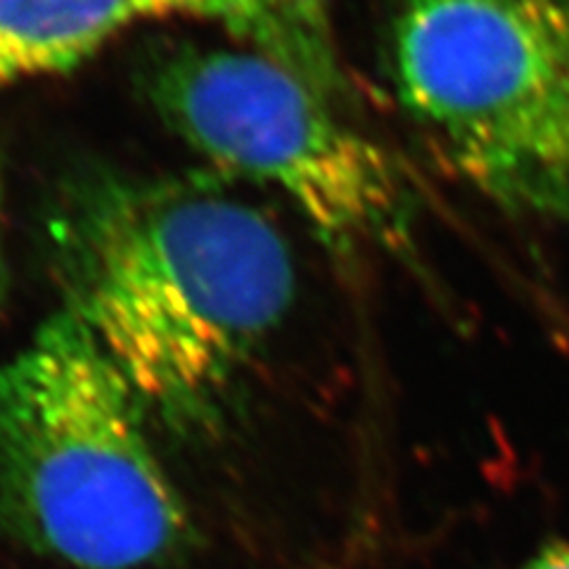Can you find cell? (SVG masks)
Wrapping results in <instances>:
<instances>
[{"instance_id":"obj_4","label":"cell","mask_w":569,"mask_h":569,"mask_svg":"<svg viewBox=\"0 0 569 569\" xmlns=\"http://www.w3.org/2000/svg\"><path fill=\"white\" fill-rule=\"evenodd\" d=\"M152 110L226 178L282 194L340 259L416 257L418 198L340 104L244 46L173 43L146 71Z\"/></svg>"},{"instance_id":"obj_2","label":"cell","mask_w":569,"mask_h":569,"mask_svg":"<svg viewBox=\"0 0 569 569\" xmlns=\"http://www.w3.org/2000/svg\"><path fill=\"white\" fill-rule=\"evenodd\" d=\"M148 411L58 311L0 366V515L39 553L81 569H142L186 541L188 510Z\"/></svg>"},{"instance_id":"obj_1","label":"cell","mask_w":569,"mask_h":569,"mask_svg":"<svg viewBox=\"0 0 569 569\" xmlns=\"http://www.w3.org/2000/svg\"><path fill=\"white\" fill-rule=\"evenodd\" d=\"M48 238L60 311L181 435L223 418L295 305L288 240L217 178L88 176Z\"/></svg>"},{"instance_id":"obj_3","label":"cell","mask_w":569,"mask_h":569,"mask_svg":"<svg viewBox=\"0 0 569 569\" xmlns=\"http://www.w3.org/2000/svg\"><path fill=\"white\" fill-rule=\"evenodd\" d=\"M382 81L458 181L569 228V0H380Z\"/></svg>"},{"instance_id":"obj_5","label":"cell","mask_w":569,"mask_h":569,"mask_svg":"<svg viewBox=\"0 0 569 569\" xmlns=\"http://www.w3.org/2000/svg\"><path fill=\"white\" fill-rule=\"evenodd\" d=\"M202 22L353 104L340 0H0V91L77 67L138 24Z\"/></svg>"},{"instance_id":"obj_7","label":"cell","mask_w":569,"mask_h":569,"mask_svg":"<svg viewBox=\"0 0 569 569\" xmlns=\"http://www.w3.org/2000/svg\"><path fill=\"white\" fill-rule=\"evenodd\" d=\"M525 569H569V537H560L543 546Z\"/></svg>"},{"instance_id":"obj_6","label":"cell","mask_w":569,"mask_h":569,"mask_svg":"<svg viewBox=\"0 0 569 569\" xmlns=\"http://www.w3.org/2000/svg\"><path fill=\"white\" fill-rule=\"evenodd\" d=\"M8 288V181L3 157H0V301Z\"/></svg>"}]
</instances>
